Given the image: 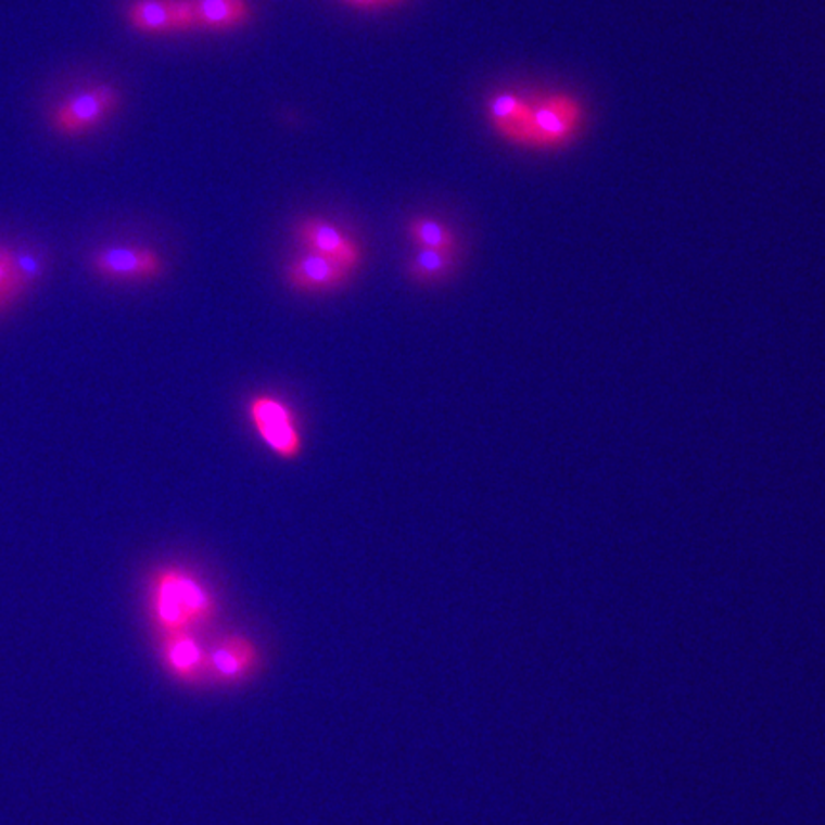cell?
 Returning <instances> with one entry per match:
<instances>
[{"instance_id": "8992f818", "label": "cell", "mask_w": 825, "mask_h": 825, "mask_svg": "<svg viewBox=\"0 0 825 825\" xmlns=\"http://www.w3.org/2000/svg\"><path fill=\"white\" fill-rule=\"evenodd\" d=\"M128 24L150 35L190 31L195 27L191 0H135L127 10Z\"/></svg>"}, {"instance_id": "6da1fadb", "label": "cell", "mask_w": 825, "mask_h": 825, "mask_svg": "<svg viewBox=\"0 0 825 825\" xmlns=\"http://www.w3.org/2000/svg\"><path fill=\"white\" fill-rule=\"evenodd\" d=\"M587 125V107L580 96L555 90L532 94L525 128V150L560 151L572 145Z\"/></svg>"}, {"instance_id": "8fae6325", "label": "cell", "mask_w": 825, "mask_h": 825, "mask_svg": "<svg viewBox=\"0 0 825 825\" xmlns=\"http://www.w3.org/2000/svg\"><path fill=\"white\" fill-rule=\"evenodd\" d=\"M407 236L417 249H429L440 253L457 254V236L445 224L432 218H412L407 224Z\"/></svg>"}, {"instance_id": "2e32d148", "label": "cell", "mask_w": 825, "mask_h": 825, "mask_svg": "<svg viewBox=\"0 0 825 825\" xmlns=\"http://www.w3.org/2000/svg\"><path fill=\"white\" fill-rule=\"evenodd\" d=\"M20 289L16 276H14V263L12 253L7 249H0V294L10 293Z\"/></svg>"}, {"instance_id": "7c38bea8", "label": "cell", "mask_w": 825, "mask_h": 825, "mask_svg": "<svg viewBox=\"0 0 825 825\" xmlns=\"http://www.w3.org/2000/svg\"><path fill=\"white\" fill-rule=\"evenodd\" d=\"M455 263H457V254L419 249L407 263V276L421 283H434L447 278L455 268Z\"/></svg>"}, {"instance_id": "3957f363", "label": "cell", "mask_w": 825, "mask_h": 825, "mask_svg": "<svg viewBox=\"0 0 825 825\" xmlns=\"http://www.w3.org/2000/svg\"><path fill=\"white\" fill-rule=\"evenodd\" d=\"M249 419L254 432L271 453L294 460L302 453V434L289 405L278 396L261 394L249 402Z\"/></svg>"}, {"instance_id": "9a60e30c", "label": "cell", "mask_w": 825, "mask_h": 825, "mask_svg": "<svg viewBox=\"0 0 825 825\" xmlns=\"http://www.w3.org/2000/svg\"><path fill=\"white\" fill-rule=\"evenodd\" d=\"M12 263H14V276H16L20 289L29 285L31 281L40 276V261L33 253H12Z\"/></svg>"}, {"instance_id": "d6986e66", "label": "cell", "mask_w": 825, "mask_h": 825, "mask_svg": "<svg viewBox=\"0 0 825 825\" xmlns=\"http://www.w3.org/2000/svg\"><path fill=\"white\" fill-rule=\"evenodd\" d=\"M0 296H2V294H0Z\"/></svg>"}, {"instance_id": "4fadbf2b", "label": "cell", "mask_w": 825, "mask_h": 825, "mask_svg": "<svg viewBox=\"0 0 825 825\" xmlns=\"http://www.w3.org/2000/svg\"><path fill=\"white\" fill-rule=\"evenodd\" d=\"M253 658V648L241 638H228L226 643L220 644L213 656V667L216 673L226 678H236V676L245 673L249 659Z\"/></svg>"}, {"instance_id": "5bb4252c", "label": "cell", "mask_w": 825, "mask_h": 825, "mask_svg": "<svg viewBox=\"0 0 825 825\" xmlns=\"http://www.w3.org/2000/svg\"><path fill=\"white\" fill-rule=\"evenodd\" d=\"M167 658L170 661V665L178 673H191L201 661V650H199L198 644L193 643L188 636L175 633V636L170 638V643L167 644Z\"/></svg>"}, {"instance_id": "ac0fdd59", "label": "cell", "mask_w": 825, "mask_h": 825, "mask_svg": "<svg viewBox=\"0 0 825 825\" xmlns=\"http://www.w3.org/2000/svg\"><path fill=\"white\" fill-rule=\"evenodd\" d=\"M390 2H397V0H386V4H390Z\"/></svg>"}, {"instance_id": "5b68a950", "label": "cell", "mask_w": 825, "mask_h": 825, "mask_svg": "<svg viewBox=\"0 0 825 825\" xmlns=\"http://www.w3.org/2000/svg\"><path fill=\"white\" fill-rule=\"evenodd\" d=\"M92 268L112 281H143L160 278L163 261L148 246H110L92 256Z\"/></svg>"}, {"instance_id": "52a82bcc", "label": "cell", "mask_w": 825, "mask_h": 825, "mask_svg": "<svg viewBox=\"0 0 825 825\" xmlns=\"http://www.w3.org/2000/svg\"><path fill=\"white\" fill-rule=\"evenodd\" d=\"M296 238L312 253L333 258L350 271L361 264V251L354 239H350L341 228L321 218H304L296 224Z\"/></svg>"}, {"instance_id": "30bf717a", "label": "cell", "mask_w": 825, "mask_h": 825, "mask_svg": "<svg viewBox=\"0 0 825 825\" xmlns=\"http://www.w3.org/2000/svg\"><path fill=\"white\" fill-rule=\"evenodd\" d=\"M195 27L208 31H226L245 24L251 17L246 0H191Z\"/></svg>"}, {"instance_id": "9c48e42d", "label": "cell", "mask_w": 825, "mask_h": 825, "mask_svg": "<svg viewBox=\"0 0 825 825\" xmlns=\"http://www.w3.org/2000/svg\"><path fill=\"white\" fill-rule=\"evenodd\" d=\"M530 105H532V94H522L516 90H499L487 98L485 117L493 132L499 136L500 140L524 148Z\"/></svg>"}, {"instance_id": "ba28073f", "label": "cell", "mask_w": 825, "mask_h": 825, "mask_svg": "<svg viewBox=\"0 0 825 825\" xmlns=\"http://www.w3.org/2000/svg\"><path fill=\"white\" fill-rule=\"evenodd\" d=\"M352 271L333 258L308 251L285 268L289 285L301 293H327L348 283Z\"/></svg>"}, {"instance_id": "277c9868", "label": "cell", "mask_w": 825, "mask_h": 825, "mask_svg": "<svg viewBox=\"0 0 825 825\" xmlns=\"http://www.w3.org/2000/svg\"><path fill=\"white\" fill-rule=\"evenodd\" d=\"M119 105L120 92L112 85L87 88L54 110L52 127L56 128L60 135H87L100 127L112 113L117 112Z\"/></svg>"}, {"instance_id": "7a4b0ae2", "label": "cell", "mask_w": 825, "mask_h": 825, "mask_svg": "<svg viewBox=\"0 0 825 825\" xmlns=\"http://www.w3.org/2000/svg\"><path fill=\"white\" fill-rule=\"evenodd\" d=\"M153 610L161 627L175 635L191 623L211 618L215 602L193 575L170 568L155 575Z\"/></svg>"}, {"instance_id": "e0dca14e", "label": "cell", "mask_w": 825, "mask_h": 825, "mask_svg": "<svg viewBox=\"0 0 825 825\" xmlns=\"http://www.w3.org/2000/svg\"><path fill=\"white\" fill-rule=\"evenodd\" d=\"M346 2L354 4L357 9H373V7L386 4V0H346Z\"/></svg>"}]
</instances>
